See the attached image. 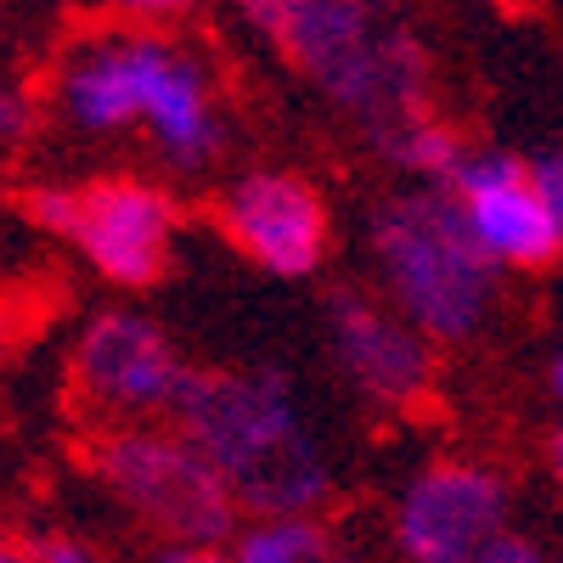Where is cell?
<instances>
[{
    "mask_svg": "<svg viewBox=\"0 0 563 563\" xmlns=\"http://www.w3.org/2000/svg\"><path fill=\"white\" fill-rule=\"evenodd\" d=\"M175 422L209 467L238 496L271 519L316 507L333 490L316 429L299 417L294 378L276 366L260 372H186L175 395Z\"/></svg>",
    "mask_w": 563,
    "mask_h": 563,
    "instance_id": "6da1fadb",
    "label": "cell"
},
{
    "mask_svg": "<svg viewBox=\"0 0 563 563\" xmlns=\"http://www.w3.org/2000/svg\"><path fill=\"white\" fill-rule=\"evenodd\" d=\"M282 52L384 147L422 119L429 63L378 0H282Z\"/></svg>",
    "mask_w": 563,
    "mask_h": 563,
    "instance_id": "7a4b0ae2",
    "label": "cell"
},
{
    "mask_svg": "<svg viewBox=\"0 0 563 563\" xmlns=\"http://www.w3.org/2000/svg\"><path fill=\"white\" fill-rule=\"evenodd\" d=\"M372 254L400 316L429 339H474L490 316V254L467 203L451 192H406L372 214Z\"/></svg>",
    "mask_w": 563,
    "mask_h": 563,
    "instance_id": "3957f363",
    "label": "cell"
},
{
    "mask_svg": "<svg viewBox=\"0 0 563 563\" xmlns=\"http://www.w3.org/2000/svg\"><path fill=\"white\" fill-rule=\"evenodd\" d=\"M97 474L124 507L158 525L175 547H214L231 536L238 496L225 490V479L186 434H158V429L108 434L97 445Z\"/></svg>",
    "mask_w": 563,
    "mask_h": 563,
    "instance_id": "277c9868",
    "label": "cell"
},
{
    "mask_svg": "<svg viewBox=\"0 0 563 563\" xmlns=\"http://www.w3.org/2000/svg\"><path fill=\"white\" fill-rule=\"evenodd\" d=\"M507 485L479 462H434L395 507V547L411 563H479L501 541Z\"/></svg>",
    "mask_w": 563,
    "mask_h": 563,
    "instance_id": "5b68a950",
    "label": "cell"
},
{
    "mask_svg": "<svg viewBox=\"0 0 563 563\" xmlns=\"http://www.w3.org/2000/svg\"><path fill=\"white\" fill-rule=\"evenodd\" d=\"M74 378H79L90 406L135 417V411H158V406L175 411L186 366L175 361V344L147 316L113 310V316H97L85 327L79 355H74Z\"/></svg>",
    "mask_w": 563,
    "mask_h": 563,
    "instance_id": "8992f818",
    "label": "cell"
},
{
    "mask_svg": "<svg viewBox=\"0 0 563 563\" xmlns=\"http://www.w3.org/2000/svg\"><path fill=\"white\" fill-rule=\"evenodd\" d=\"M225 231L238 238L249 260H260L276 276H310L327 249L321 198L310 192V180L282 175V169H260L231 186Z\"/></svg>",
    "mask_w": 563,
    "mask_h": 563,
    "instance_id": "52a82bcc",
    "label": "cell"
},
{
    "mask_svg": "<svg viewBox=\"0 0 563 563\" xmlns=\"http://www.w3.org/2000/svg\"><path fill=\"white\" fill-rule=\"evenodd\" d=\"M130 85H135V119H147L169 164L198 169L220 147V119L209 108L203 74L186 63L175 45L153 34H124Z\"/></svg>",
    "mask_w": 563,
    "mask_h": 563,
    "instance_id": "ba28073f",
    "label": "cell"
},
{
    "mask_svg": "<svg viewBox=\"0 0 563 563\" xmlns=\"http://www.w3.org/2000/svg\"><path fill=\"white\" fill-rule=\"evenodd\" d=\"M169 231H175V209H169L164 192H153V186L102 180L85 192L79 249L90 254V265L108 282H119V288H147L164 271Z\"/></svg>",
    "mask_w": 563,
    "mask_h": 563,
    "instance_id": "9c48e42d",
    "label": "cell"
},
{
    "mask_svg": "<svg viewBox=\"0 0 563 563\" xmlns=\"http://www.w3.org/2000/svg\"><path fill=\"white\" fill-rule=\"evenodd\" d=\"M333 355L344 378L378 406H406L429 389V344L406 316H389L361 294L333 299Z\"/></svg>",
    "mask_w": 563,
    "mask_h": 563,
    "instance_id": "30bf717a",
    "label": "cell"
},
{
    "mask_svg": "<svg viewBox=\"0 0 563 563\" xmlns=\"http://www.w3.org/2000/svg\"><path fill=\"white\" fill-rule=\"evenodd\" d=\"M467 220H474L479 243L496 265H519V271H541L563 254V238H558V220H552V203L541 198L536 186V169L512 186H496V192H479L467 198Z\"/></svg>",
    "mask_w": 563,
    "mask_h": 563,
    "instance_id": "8fae6325",
    "label": "cell"
},
{
    "mask_svg": "<svg viewBox=\"0 0 563 563\" xmlns=\"http://www.w3.org/2000/svg\"><path fill=\"white\" fill-rule=\"evenodd\" d=\"M57 102L79 130H119L135 119V85H130V57H124V34L90 45L85 57L63 68Z\"/></svg>",
    "mask_w": 563,
    "mask_h": 563,
    "instance_id": "7c38bea8",
    "label": "cell"
},
{
    "mask_svg": "<svg viewBox=\"0 0 563 563\" xmlns=\"http://www.w3.org/2000/svg\"><path fill=\"white\" fill-rule=\"evenodd\" d=\"M321 558H327V536L299 512L260 519L254 530L238 536V552H231V563H321Z\"/></svg>",
    "mask_w": 563,
    "mask_h": 563,
    "instance_id": "4fadbf2b",
    "label": "cell"
},
{
    "mask_svg": "<svg viewBox=\"0 0 563 563\" xmlns=\"http://www.w3.org/2000/svg\"><path fill=\"white\" fill-rule=\"evenodd\" d=\"M411 175H429V180H451L456 169H462V141L445 130V124H434V119H417L411 130H400V141L389 147Z\"/></svg>",
    "mask_w": 563,
    "mask_h": 563,
    "instance_id": "5bb4252c",
    "label": "cell"
},
{
    "mask_svg": "<svg viewBox=\"0 0 563 563\" xmlns=\"http://www.w3.org/2000/svg\"><path fill=\"white\" fill-rule=\"evenodd\" d=\"M23 214L52 231V238H74L79 243V225H85V192H74V186H34V192L23 198Z\"/></svg>",
    "mask_w": 563,
    "mask_h": 563,
    "instance_id": "9a60e30c",
    "label": "cell"
},
{
    "mask_svg": "<svg viewBox=\"0 0 563 563\" xmlns=\"http://www.w3.org/2000/svg\"><path fill=\"white\" fill-rule=\"evenodd\" d=\"M530 169L512 158V153H467L462 169L451 175V192L467 203V198H479V192H496V186H512V180H525Z\"/></svg>",
    "mask_w": 563,
    "mask_h": 563,
    "instance_id": "2e32d148",
    "label": "cell"
},
{
    "mask_svg": "<svg viewBox=\"0 0 563 563\" xmlns=\"http://www.w3.org/2000/svg\"><path fill=\"white\" fill-rule=\"evenodd\" d=\"M34 563H102V558L74 536H45V541H34Z\"/></svg>",
    "mask_w": 563,
    "mask_h": 563,
    "instance_id": "e0dca14e",
    "label": "cell"
},
{
    "mask_svg": "<svg viewBox=\"0 0 563 563\" xmlns=\"http://www.w3.org/2000/svg\"><path fill=\"white\" fill-rule=\"evenodd\" d=\"M536 186H541V198L552 203V220H558V238H563V153H547L536 164Z\"/></svg>",
    "mask_w": 563,
    "mask_h": 563,
    "instance_id": "ac0fdd59",
    "label": "cell"
},
{
    "mask_svg": "<svg viewBox=\"0 0 563 563\" xmlns=\"http://www.w3.org/2000/svg\"><path fill=\"white\" fill-rule=\"evenodd\" d=\"M479 563H552V558H541L530 541H512V536H501V541H496Z\"/></svg>",
    "mask_w": 563,
    "mask_h": 563,
    "instance_id": "d6986e66",
    "label": "cell"
},
{
    "mask_svg": "<svg viewBox=\"0 0 563 563\" xmlns=\"http://www.w3.org/2000/svg\"><path fill=\"white\" fill-rule=\"evenodd\" d=\"M124 12H141V18H180V12H192L198 0H119Z\"/></svg>",
    "mask_w": 563,
    "mask_h": 563,
    "instance_id": "ffe728a7",
    "label": "cell"
},
{
    "mask_svg": "<svg viewBox=\"0 0 563 563\" xmlns=\"http://www.w3.org/2000/svg\"><path fill=\"white\" fill-rule=\"evenodd\" d=\"M153 563H209V552L203 547H164Z\"/></svg>",
    "mask_w": 563,
    "mask_h": 563,
    "instance_id": "44dd1931",
    "label": "cell"
},
{
    "mask_svg": "<svg viewBox=\"0 0 563 563\" xmlns=\"http://www.w3.org/2000/svg\"><path fill=\"white\" fill-rule=\"evenodd\" d=\"M18 124H23V102L7 97V113H0V130H7V141H18Z\"/></svg>",
    "mask_w": 563,
    "mask_h": 563,
    "instance_id": "7402d4cb",
    "label": "cell"
},
{
    "mask_svg": "<svg viewBox=\"0 0 563 563\" xmlns=\"http://www.w3.org/2000/svg\"><path fill=\"white\" fill-rule=\"evenodd\" d=\"M0 563H34V552H23L18 541H7V547H0Z\"/></svg>",
    "mask_w": 563,
    "mask_h": 563,
    "instance_id": "603a6c76",
    "label": "cell"
},
{
    "mask_svg": "<svg viewBox=\"0 0 563 563\" xmlns=\"http://www.w3.org/2000/svg\"><path fill=\"white\" fill-rule=\"evenodd\" d=\"M552 474H558V479H563V429H558V434H552Z\"/></svg>",
    "mask_w": 563,
    "mask_h": 563,
    "instance_id": "cb8c5ba5",
    "label": "cell"
},
{
    "mask_svg": "<svg viewBox=\"0 0 563 563\" xmlns=\"http://www.w3.org/2000/svg\"><path fill=\"white\" fill-rule=\"evenodd\" d=\"M552 384H558V395H563V355H558V366H552Z\"/></svg>",
    "mask_w": 563,
    "mask_h": 563,
    "instance_id": "d4e9b609",
    "label": "cell"
},
{
    "mask_svg": "<svg viewBox=\"0 0 563 563\" xmlns=\"http://www.w3.org/2000/svg\"><path fill=\"white\" fill-rule=\"evenodd\" d=\"M501 7H512V0H501Z\"/></svg>",
    "mask_w": 563,
    "mask_h": 563,
    "instance_id": "484cf974",
    "label": "cell"
}]
</instances>
